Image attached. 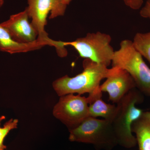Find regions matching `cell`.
Masks as SVG:
<instances>
[{"label": "cell", "instance_id": "30bf717a", "mask_svg": "<svg viewBox=\"0 0 150 150\" xmlns=\"http://www.w3.org/2000/svg\"><path fill=\"white\" fill-rule=\"evenodd\" d=\"M45 46L44 43L37 40L32 43H18L0 25V51L13 54L38 50Z\"/></svg>", "mask_w": 150, "mask_h": 150}, {"label": "cell", "instance_id": "9a60e30c", "mask_svg": "<svg viewBox=\"0 0 150 150\" xmlns=\"http://www.w3.org/2000/svg\"><path fill=\"white\" fill-rule=\"evenodd\" d=\"M140 14L142 17L150 19V0H147L140 11Z\"/></svg>", "mask_w": 150, "mask_h": 150}, {"label": "cell", "instance_id": "9c48e42d", "mask_svg": "<svg viewBox=\"0 0 150 150\" xmlns=\"http://www.w3.org/2000/svg\"><path fill=\"white\" fill-rule=\"evenodd\" d=\"M26 9L18 13L11 16L9 18L0 23L7 31L13 39L22 43L35 42L38 37V33L31 23Z\"/></svg>", "mask_w": 150, "mask_h": 150}, {"label": "cell", "instance_id": "7c38bea8", "mask_svg": "<svg viewBox=\"0 0 150 150\" xmlns=\"http://www.w3.org/2000/svg\"><path fill=\"white\" fill-rule=\"evenodd\" d=\"M101 98H96L89 105V116L96 118L102 117L111 122L117 111V105L106 103Z\"/></svg>", "mask_w": 150, "mask_h": 150}, {"label": "cell", "instance_id": "8992f818", "mask_svg": "<svg viewBox=\"0 0 150 150\" xmlns=\"http://www.w3.org/2000/svg\"><path fill=\"white\" fill-rule=\"evenodd\" d=\"M28 6L26 8L33 26L38 33L37 40L46 46L56 48V41L49 38L45 30L47 24V17L54 19L64 16L67 5L64 0H27Z\"/></svg>", "mask_w": 150, "mask_h": 150}, {"label": "cell", "instance_id": "52a82bcc", "mask_svg": "<svg viewBox=\"0 0 150 150\" xmlns=\"http://www.w3.org/2000/svg\"><path fill=\"white\" fill-rule=\"evenodd\" d=\"M55 105L53 114L69 129L79 125L89 116L88 98L69 94L60 96Z\"/></svg>", "mask_w": 150, "mask_h": 150}, {"label": "cell", "instance_id": "ffe728a7", "mask_svg": "<svg viewBox=\"0 0 150 150\" xmlns=\"http://www.w3.org/2000/svg\"><path fill=\"white\" fill-rule=\"evenodd\" d=\"M5 117L4 116H0V125H1V122L3 120H4L5 119Z\"/></svg>", "mask_w": 150, "mask_h": 150}, {"label": "cell", "instance_id": "4fadbf2b", "mask_svg": "<svg viewBox=\"0 0 150 150\" xmlns=\"http://www.w3.org/2000/svg\"><path fill=\"white\" fill-rule=\"evenodd\" d=\"M133 42L136 49L150 63V31L137 33Z\"/></svg>", "mask_w": 150, "mask_h": 150}, {"label": "cell", "instance_id": "7a4b0ae2", "mask_svg": "<svg viewBox=\"0 0 150 150\" xmlns=\"http://www.w3.org/2000/svg\"><path fill=\"white\" fill-rule=\"evenodd\" d=\"M143 94L137 88L131 90L116 104L117 111L111 121L118 144L127 149L136 146L137 141L131 126L144 112L136 105L143 102Z\"/></svg>", "mask_w": 150, "mask_h": 150}, {"label": "cell", "instance_id": "ba28073f", "mask_svg": "<svg viewBox=\"0 0 150 150\" xmlns=\"http://www.w3.org/2000/svg\"><path fill=\"white\" fill-rule=\"evenodd\" d=\"M106 79L100 86V88L102 92L108 93L109 100L113 103L117 104L130 91L136 88L131 75L120 67L110 68L109 74Z\"/></svg>", "mask_w": 150, "mask_h": 150}, {"label": "cell", "instance_id": "d6986e66", "mask_svg": "<svg viewBox=\"0 0 150 150\" xmlns=\"http://www.w3.org/2000/svg\"><path fill=\"white\" fill-rule=\"evenodd\" d=\"M71 1L72 0H64V3L65 4L68 5Z\"/></svg>", "mask_w": 150, "mask_h": 150}, {"label": "cell", "instance_id": "3957f363", "mask_svg": "<svg viewBox=\"0 0 150 150\" xmlns=\"http://www.w3.org/2000/svg\"><path fill=\"white\" fill-rule=\"evenodd\" d=\"M143 57L133 41L125 39L115 51L111 64L112 67H120L127 71L134 80L136 88L143 95L150 96V69Z\"/></svg>", "mask_w": 150, "mask_h": 150}, {"label": "cell", "instance_id": "e0dca14e", "mask_svg": "<svg viewBox=\"0 0 150 150\" xmlns=\"http://www.w3.org/2000/svg\"><path fill=\"white\" fill-rule=\"evenodd\" d=\"M137 4H138V6L140 8H141V7L142 6V5H143V0H137Z\"/></svg>", "mask_w": 150, "mask_h": 150}, {"label": "cell", "instance_id": "277c9868", "mask_svg": "<svg viewBox=\"0 0 150 150\" xmlns=\"http://www.w3.org/2000/svg\"><path fill=\"white\" fill-rule=\"evenodd\" d=\"M69 139L93 145L96 150H111L118 144L111 122L89 116L69 129Z\"/></svg>", "mask_w": 150, "mask_h": 150}, {"label": "cell", "instance_id": "ac0fdd59", "mask_svg": "<svg viewBox=\"0 0 150 150\" xmlns=\"http://www.w3.org/2000/svg\"><path fill=\"white\" fill-rule=\"evenodd\" d=\"M4 3V0H0V9L3 6Z\"/></svg>", "mask_w": 150, "mask_h": 150}, {"label": "cell", "instance_id": "5b68a950", "mask_svg": "<svg viewBox=\"0 0 150 150\" xmlns=\"http://www.w3.org/2000/svg\"><path fill=\"white\" fill-rule=\"evenodd\" d=\"M111 37L109 34L98 31L89 33L83 37L72 41H61L64 46H72L80 57L88 59L106 67L112 63L115 51L110 45Z\"/></svg>", "mask_w": 150, "mask_h": 150}, {"label": "cell", "instance_id": "5bb4252c", "mask_svg": "<svg viewBox=\"0 0 150 150\" xmlns=\"http://www.w3.org/2000/svg\"><path fill=\"white\" fill-rule=\"evenodd\" d=\"M18 121L16 119H11L6 122L2 128L0 127V150H5L6 146L4 145V140L9 132L16 129Z\"/></svg>", "mask_w": 150, "mask_h": 150}, {"label": "cell", "instance_id": "8fae6325", "mask_svg": "<svg viewBox=\"0 0 150 150\" xmlns=\"http://www.w3.org/2000/svg\"><path fill=\"white\" fill-rule=\"evenodd\" d=\"M139 150H150V111L143 112L131 126Z\"/></svg>", "mask_w": 150, "mask_h": 150}, {"label": "cell", "instance_id": "2e32d148", "mask_svg": "<svg viewBox=\"0 0 150 150\" xmlns=\"http://www.w3.org/2000/svg\"><path fill=\"white\" fill-rule=\"evenodd\" d=\"M125 4L127 6L133 10L139 9L140 7L138 6L137 0H123Z\"/></svg>", "mask_w": 150, "mask_h": 150}, {"label": "cell", "instance_id": "6da1fadb", "mask_svg": "<svg viewBox=\"0 0 150 150\" xmlns=\"http://www.w3.org/2000/svg\"><path fill=\"white\" fill-rule=\"evenodd\" d=\"M83 64V70L81 73L73 77L66 75L53 83V88L59 96L95 92L99 89L101 81L110 73V69L89 59H85Z\"/></svg>", "mask_w": 150, "mask_h": 150}]
</instances>
